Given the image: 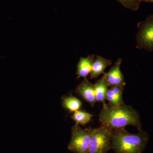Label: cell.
Returning <instances> with one entry per match:
<instances>
[{"label":"cell","instance_id":"obj_2","mask_svg":"<svg viewBox=\"0 0 153 153\" xmlns=\"http://www.w3.org/2000/svg\"><path fill=\"white\" fill-rule=\"evenodd\" d=\"M149 139L147 132L143 130L134 134L128 132L125 128L113 129L111 149L115 153H143Z\"/></svg>","mask_w":153,"mask_h":153},{"label":"cell","instance_id":"obj_9","mask_svg":"<svg viewBox=\"0 0 153 153\" xmlns=\"http://www.w3.org/2000/svg\"><path fill=\"white\" fill-rule=\"evenodd\" d=\"M124 86L110 87L107 91L106 100L108 102V105L111 106H118L124 104L123 94Z\"/></svg>","mask_w":153,"mask_h":153},{"label":"cell","instance_id":"obj_6","mask_svg":"<svg viewBox=\"0 0 153 153\" xmlns=\"http://www.w3.org/2000/svg\"><path fill=\"white\" fill-rule=\"evenodd\" d=\"M122 62V59L118 58L108 72L103 74L110 87L119 86L125 87L126 85L123 74L120 69Z\"/></svg>","mask_w":153,"mask_h":153},{"label":"cell","instance_id":"obj_15","mask_svg":"<svg viewBox=\"0 0 153 153\" xmlns=\"http://www.w3.org/2000/svg\"><path fill=\"white\" fill-rule=\"evenodd\" d=\"M142 2H145L153 3V0H141Z\"/></svg>","mask_w":153,"mask_h":153},{"label":"cell","instance_id":"obj_1","mask_svg":"<svg viewBox=\"0 0 153 153\" xmlns=\"http://www.w3.org/2000/svg\"><path fill=\"white\" fill-rule=\"evenodd\" d=\"M102 126L113 129L125 128L128 126L136 127L138 131L142 130L140 115L130 105H121L111 106L102 103V108L99 115Z\"/></svg>","mask_w":153,"mask_h":153},{"label":"cell","instance_id":"obj_5","mask_svg":"<svg viewBox=\"0 0 153 153\" xmlns=\"http://www.w3.org/2000/svg\"><path fill=\"white\" fill-rule=\"evenodd\" d=\"M137 47L140 49L153 51V14L137 25Z\"/></svg>","mask_w":153,"mask_h":153},{"label":"cell","instance_id":"obj_4","mask_svg":"<svg viewBox=\"0 0 153 153\" xmlns=\"http://www.w3.org/2000/svg\"><path fill=\"white\" fill-rule=\"evenodd\" d=\"M91 139V128L82 129L79 125L75 124L71 128L68 149L74 153H87Z\"/></svg>","mask_w":153,"mask_h":153},{"label":"cell","instance_id":"obj_3","mask_svg":"<svg viewBox=\"0 0 153 153\" xmlns=\"http://www.w3.org/2000/svg\"><path fill=\"white\" fill-rule=\"evenodd\" d=\"M112 130L104 126L91 128V139L87 153H107L111 149Z\"/></svg>","mask_w":153,"mask_h":153},{"label":"cell","instance_id":"obj_7","mask_svg":"<svg viewBox=\"0 0 153 153\" xmlns=\"http://www.w3.org/2000/svg\"><path fill=\"white\" fill-rule=\"evenodd\" d=\"M76 93L92 107L97 102L96 98L94 84L91 83L86 77L79 83L75 90Z\"/></svg>","mask_w":153,"mask_h":153},{"label":"cell","instance_id":"obj_14","mask_svg":"<svg viewBox=\"0 0 153 153\" xmlns=\"http://www.w3.org/2000/svg\"><path fill=\"white\" fill-rule=\"evenodd\" d=\"M126 8L132 11L139 9L142 1L141 0H115Z\"/></svg>","mask_w":153,"mask_h":153},{"label":"cell","instance_id":"obj_11","mask_svg":"<svg viewBox=\"0 0 153 153\" xmlns=\"http://www.w3.org/2000/svg\"><path fill=\"white\" fill-rule=\"evenodd\" d=\"M94 86L97 101L105 103L107 91L109 86L104 75L96 82Z\"/></svg>","mask_w":153,"mask_h":153},{"label":"cell","instance_id":"obj_12","mask_svg":"<svg viewBox=\"0 0 153 153\" xmlns=\"http://www.w3.org/2000/svg\"><path fill=\"white\" fill-rule=\"evenodd\" d=\"M62 105L63 107L68 110L70 112H74L79 110L82 106L81 102L72 95L64 97L62 98Z\"/></svg>","mask_w":153,"mask_h":153},{"label":"cell","instance_id":"obj_13","mask_svg":"<svg viewBox=\"0 0 153 153\" xmlns=\"http://www.w3.org/2000/svg\"><path fill=\"white\" fill-rule=\"evenodd\" d=\"M92 117L93 115L90 113L78 110L74 112L71 117L76 124L84 126L89 122Z\"/></svg>","mask_w":153,"mask_h":153},{"label":"cell","instance_id":"obj_8","mask_svg":"<svg viewBox=\"0 0 153 153\" xmlns=\"http://www.w3.org/2000/svg\"><path fill=\"white\" fill-rule=\"evenodd\" d=\"M112 64L111 60L106 59L100 55L95 57L92 66L90 74V78L93 79L97 78L100 74H105L104 71L108 66Z\"/></svg>","mask_w":153,"mask_h":153},{"label":"cell","instance_id":"obj_10","mask_svg":"<svg viewBox=\"0 0 153 153\" xmlns=\"http://www.w3.org/2000/svg\"><path fill=\"white\" fill-rule=\"evenodd\" d=\"M95 56L94 55H88L86 57H81L77 64L76 74L77 78H85L90 74L92 68Z\"/></svg>","mask_w":153,"mask_h":153}]
</instances>
